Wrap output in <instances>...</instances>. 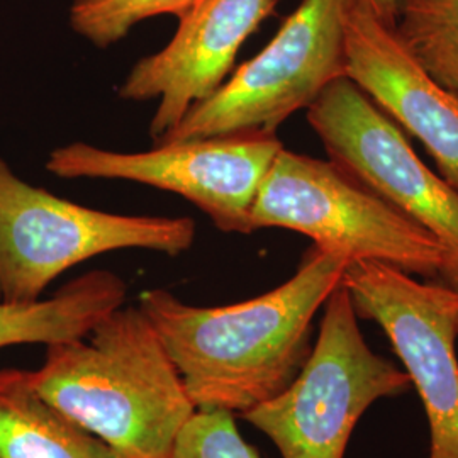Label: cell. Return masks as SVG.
I'll return each mask as SVG.
<instances>
[{"mask_svg": "<svg viewBox=\"0 0 458 458\" xmlns=\"http://www.w3.org/2000/svg\"><path fill=\"white\" fill-rule=\"evenodd\" d=\"M199 0H75L70 7V26L100 49L126 38L147 19L164 14L181 17Z\"/></svg>", "mask_w": 458, "mask_h": 458, "instance_id": "obj_15", "label": "cell"}, {"mask_svg": "<svg viewBox=\"0 0 458 458\" xmlns=\"http://www.w3.org/2000/svg\"><path fill=\"white\" fill-rule=\"evenodd\" d=\"M350 260L312 245L277 289L231 306L200 308L164 289L138 308L158 333L197 410L243 414L284 393L311 355L312 319Z\"/></svg>", "mask_w": 458, "mask_h": 458, "instance_id": "obj_1", "label": "cell"}, {"mask_svg": "<svg viewBox=\"0 0 458 458\" xmlns=\"http://www.w3.org/2000/svg\"><path fill=\"white\" fill-rule=\"evenodd\" d=\"M128 285L109 270L66 282L49 299L31 304L0 302V348L51 344L83 338L102 318L124 306Z\"/></svg>", "mask_w": 458, "mask_h": 458, "instance_id": "obj_13", "label": "cell"}, {"mask_svg": "<svg viewBox=\"0 0 458 458\" xmlns=\"http://www.w3.org/2000/svg\"><path fill=\"white\" fill-rule=\"evenodd\" d=\"M346 79L416 136L458 191V98L433 81L369 0L344 2Z\"/></svg>", "mask_w": 458, "mask_h": 458, "instance_id": "obj_11", "label": "cell"}, {"mask_svg": "<svg viewBox=\"0 0 458 458\" xmlns=\"http://www.w3.org/2000/svg\"><path fill=\"white\" fill-rule=\"evenodd\" d=\"M369 4L376 11L377 16L394 26L395 13H397V0H369Z\"/></svg>", "mask_w": 458, "mask_h": 458, "instance_id": "obj_17", "label": "cell"}, {"mask_svg": "<svg viewBox=\"0 0 458 458\" xmlns=\"http://www.w3.org/2000/svg\"><path fill=\"white\" fill-rule=\"evenodd\" d=\"M277 2L199 0L179 17L177 33L164 49L134 64L117 96L128 102L160 100L149 123L155 143L225 83L238 51L276 13Z\"/></svg>", "mask_w": 458, "mask_h": 458, "instance_id": "obj_10", "label": "cell"}, {"mask_svg": "<svg viewBox=\"0 0 458 458\" xmlns=\"http://www.w3.org/2000/svg\"><path fill=\"white\" fill-rule=\"evenodd\" d=\"M168 458H262L236 426V414L196 410L174 443Z\"/></svg>", "mask_w": 458, "mask_h": 458, "instance_id": "obj_16", "label": "cell"}, {"mask_svg": "<svg viewBox=\"0 0 458 458\" xmlns=\"http://www.w3.org/2000/svg\"><path fill=\"white\" fill-rule=\"evenodd\" d=\"M262 228L297 231L350 262L387 263L458 289L448 250L329 160L278 151L250 214L251 233Z\"/></svg>", "mask_w": 458, "mask_h": 458, "instance_id": "obj_3", "label": "cell"}, {"mask_svg": "<svg viewBox=\"0 0 458 458\" xmlns=\"http://www.w3.org/2000/svg\"><path fill=\"white\" fill-rule=\"evenodd\" d=\"M276 132L245 131L158 143L121 153L70 143L49 153L47 170L60 179L128 181L191 200L225 233L250 234V214L278 151Z\"/></svg>", "mask_w": 458, "mask_h": 458, "instance_id": "obj_7", "label": "cell"}, {"mask_svg": "<svg viewBox=\"0 0 458 458\" xmlns=\"http://www.w3.org/2000/svg\"><path fill=\"white\" fill-rule=\"evenodd\" d=\"M36 391L123 458H168L196 412L164 342L138 306H121L83 338L47 344Z\"/></svg>", "mask_w": 458, "mask_h": 458, "instance_id": "obj_2", "label": "cell"}, {"mask_svg": "<svg viewBox=\"0 0 458 458\" xmlns=\"http://www.w3.org/2000/svg\"><path fill=\"white\" fill-rule=\"evenodd\" d=\"M306 111L331 164L448 250L458 287L457 189L414 153L401 128L350 79L329 83Z\"/></svg>", "mask_w": 458, "mask_h": 458, "instance_id": "obj_9", "label": "cell"}, {"mask_svg": "<svg viewBox=\"0 0 458 458\" xmlns=\"http://www.w3.org/2000/svg\"><path fill=\"white\" fill-rule=\"evenodd\" d=\"M342 284L359 318L384 329L429 425L428 458H458V289L387 263H348Z\"/></svg>", "mask_w": 458, "mask_h": 458, "instance_id": "obj_8", "label": "cell"}, {"mask_svg": "<svg viewBox=\"0 0 458 458\" xmlns=\"http://www.w3.org/2000/svg\"><path fill=\"white\" fill-rule=\"evenodd\" d=\"M0 458H123L51 406L28 370H0Z\"/></svg>", "mask_w": 458, "mask_h": 458, "instance_id": "obj_12", "label": "cell"}, {"mask_svg": "<svg viewBox=\"0 0 458 458\" xmlns=\"http://www.w3.org/2000/svg\"><path fill=\"white\" fill-rule=\"evenodd\" d=\"M344 2L302 0L277 33L225 83L194 104L158 143L231 132H276L346 77Z\"/></svg>", "mask_w": 458, "mask_h": 458, "instance_id": "obj_6", "label": "cell"}, {"mask_svg": "<svg viewBox=\"0 0 458 458\" xmlns=\"http://www.w3.org/2000/svg\"><path fill=\"white\" fill-rule=\"evenodd\" d=\"M457 327H458V325H457Z\"/></svg>", "mask_w": 458, "mask_h": 458, "instance_id": "obj_18", "label": "cell"}, {"mask_svg": "<svg viewBox=\"0 0 458 458\" xmlns=\"http://www.w3.org/2000/svg\"><path fill=\"white\" fill-rule=\"evenodd\" d=\"M191 217L106 213L19 179L0 158V302L31 304L55 278L117 250L170 257L196 242Z\"/></svg>", "mask_w": 458, "mask_h": 458, "instance_id": "obj_5", "label": "cell"}, {"mask_svg": "<svg viewBox=\"0 0 458 458\" xmlns=\"http://www.w3.org/2000/svg\"><path fill=\"white\" fill-rule=\"evenodd\" d=\"M394 30L418 65L458 98V0H397Z\"/></svg>", "mask_w": 458, "mask_h": 458, "instance_id": "obj_14", "label": "cell"}, {"mask_svg": "<svg viewBox=\"0 0 458 458\" xmlns=\"http://www.w3.org/2000/svg\"><path fill=\"white\" fill-rule=\"evenodd\" d=\"M323 310L318 340L293 384L240 414L272 440L282 458H344L365 411L412 386L406 370L365 342L344 284Z\"/></svg>", "mask_w": 458, "mask_h": 458, "instance_id": "obj_4", "label": "cell"}]
</instances>
